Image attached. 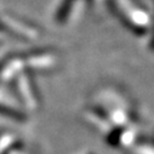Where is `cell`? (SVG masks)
Instances as JSON below:
<instances>
[{"mask_svg": "<svg viewBox=\"0 0 154 154\" xmlns=\"http://www.w3.org/2000/svg\"><path fill=\"white\" fill-rule=\"evenodd\" d=\"M110 5L115 14L119 15L122 21L128 27H131L135 32L142 33L146 27L149 26V18L146 10L135 5L130 0H112Z\"/></svg>", "mask_w": 154, "mask_h": 154, "instance_id": "6da1fadb", "label": "cell"}, {"mask_svg": "<svg viewBox=\"0 0 154 154\" xmlns=\"http://www.w3.org/2000/svg\"><path fill=\"white\" fill-rule=\"evenodd\" d=\"M22 106L20 103L15 102V98L9 96H5V88L4 83L0 82V114H4L9 118L14 119H24L26 114L21 109Z\"/></svg>", "mask_w": 154, "mask_h": 154, "instance_id": "7a4b0ae2", "label": "cell"}, {"mask_svg": "<svg viewBox=\"0 0 154 154\" xmlns=\"http://www.w3.org/2000/svg\"><path fill=\"white\" fill-rule=\"evenodd\" d=\"M85 0H64L61 5V9L58 14H56V18H58L60 22H68L74 20L79 15V11L82 10L83 3Z\"/></svg>", "mask_w": 154, "mask_h": 154, "instance_id": "3957f363", "label": "cell"}]
</instances>
